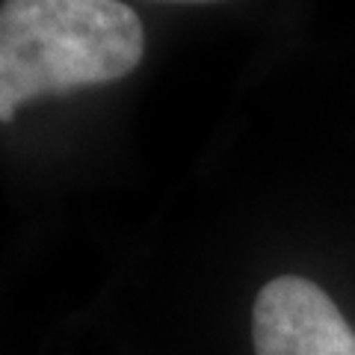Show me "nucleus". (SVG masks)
Listing matches in <instances>:
<instances>
[{"label": "nucleus", "mask_w": 355, "mask_h": 355, "mask_svg": "<svg viewBox=\"0 0 355 355\" xmlns=\"http://www.w3.org/2000/svg\"><path fill=\"white\" fill-rule=\"evenodd\" d=\"M166 3H216V0H166Z\"/></svg>", "instance_id": "obj_3"}, {"label": "nucleus", "mask_w": 355, "mask_h": 355, "mask_svg": "<svg viewBox=\"0 0 355 355\" xmlns=\"http://www.w3.org/2000/svg\"><path fill=\"white\" fill-rule=\"evenodd\" d=\"M254 355H355L338 302L305 275H275L252 305Z\"/></svg>", "instance_id": "obj_2"}, {"label": "nucleus", "mask_w": 355, "mask_h": 355, "mask_svg": "<svg viewBox=\"0 0 355 355\" xmlns=\"http://www.w3.org/2000/svg\"><path fill=\"white\" fill-rule=\"evenodd\" d=\"M142 53V21L121 0H3L0 121L36 98L113 83Z\"/></svg>", "instance_id": "obj_1"}]
</instances>
